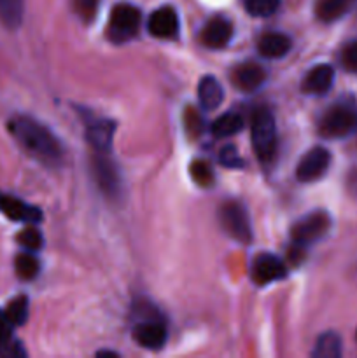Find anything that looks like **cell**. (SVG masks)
I'll list each match as a JSON object with an SVG mask.
<instances>
[{
	"instance_id": "1",
	"label": "cell",
	"mask_w": 357,
	"mask_h": 358,
	"mask_svg": "<svg viewBox=\"0 0 357 358\" xmlns=\"http://www.w3.org/2000/svg\"><path fill=\"white\" fill-rule=\"evenodd\" d=\"M9 131L18 143L41 163L55 166L62 161L63 149L55 135L35 119L16 115L9 121Z\"/></svg>"
},
{
	"instance_id": "2",
	"label": "cell",
	"mask_w": 357,
	"mask_h": 358,
	"mask_svg": "<svg viewBox=\"0 0 357 358\" xmlns=\"http://www.w3.org/2000/svg\"><path fill=\"white\" fill-rule=\"evenodd\" d=\"M251 138L254 152L262 164H268L275 156L276 126L275 117L268 108L254 110L251 119Z\"/></svg>"
},
{
	"instance_id": "3",
	"label": "cell",
	"mask_w": 357,
	"mask_h": 358,
	"mask_svg": "<svg viewBox=\"0 0 357 358\" xmlns=\"http://www.w3.org/2000/svg\"><path fill=\"white\" fill-rule=\"evenodd\" d=\"M357 129V107L352 101L335 103L318 122V131L326 138H345Z\"/></svg>"
},
{
	"instance_id": "4",
	"label": "cell",
	"mask_w": 357,
	"mask_h": 358,
	"mask_svg": "<svg viewBox=\"0 0 357 358\" xmlns=\"http://www.w3.org/2000/svg\"><path fill=\"white\" fill-rule=\"evenodd\" d=\"M219 222L227 236L240 243H251L252 227L245 206L238 201H226L219 208Z\"/></svg>"
},
{
	"instance_id": "5",
	"label": "cell",
	"mask_w": 357,
	"mask_h": 358,
	"mask_svg": "<svg viewBox=\"0 0 357 358\" xmlns=\"http://www.w3.org/2000/svg\"><path fill=\"white\" fill-rule=\"evenodd\" d=\"M140 21H142V14L139 7L132 3H118L112 9L111 20H108V37L115 42L130 41L139 34Z\"/></svg>"
},
{
	"instance_id": "6",
	"label": "cell",
	"mask_w": 357,
	"mask_h": 358,
	"mask_svg": "<svg viewBox=\"0 0 357 358\" xmlns=\"http://www.w3.org/2000/svg\"><path fill=\"white\" fill-rule=\"evenodd\" d=\"M331 227V217L326 212H314L303 217L290 229V240L296 247H308L322 240Z\"/></svg>"
},
{
	"instance_id": "7",
	"label": "cell",
	"mask_w": 357,
	"mask_h": 358,
	"mask_svg": "<svg viewBox=\"0 0 357 358\" xmlns=\"http://www.w3.org/2000/svg\"><path fill=\"white\" fill-rule=\"evenodd\" d=\"M331 164V154L324 147H314L301 157L296 168V177L300 182H315L328 171Z\"/></svg>"
},
{
	"instance_id": "8",
	"label": "cell",
	"mask_w": 357,
	"mask_h": 358,
	"mask_svg": "<svg viewBox=\"0 0 357 358\" xmlns=\"http://www.w3.org/2000/svg\"><path fill=\"white\" fill-rule=\"evenodd\" d=\"M287 276V268L276 255L259 254L251 266V278L255 285H268Z\"/></svg>"
},
{
	"instance_id": "9",
	"label": "cell",
	"mask_w": 357,
	"mask_h": 358,
	"mask_svg": "<svg viewBox=\"0 0 357 358\" xmlns=\"http://www.w3.org/2000/svg\"><path fill=\"white\" fill-rule=\"evenodd\" d=\"M167 327L160 320L140 322L133 329V339L146 350H160L167 343Z\"/></svg>"
},
{
	"instance_id": "10",
	"label": "cell",
	"mask_w": 357,
	"mask_h": 358,
	"mask_svg": "<svg viewBox=\"0 0 357 358\" xmlns=\"http://www.w3.org/2000/svg\"><path fill=\"white\" fill-rule=\"evenodd\" d=\"M0 212L6 217H9L10 220H16V222H41L42 220V212L35 206L27 205L21 199L14 198V196H7L0 192Z\"/></svg>"
},
{
	"instance_id": "11",
	"label": "cell",
	"mask_w": 357,
	"mask_h": 358,
	"mask_svg": "<svg viewBox=\"0 0 357 358\" xmlns=\"http://www.w3.org/2000/svg\"><path fill=\"white\" fill-rule=\"evenodd\" d=\"M147 30L158 38H172L178 31V16L172 7H160L154 10L147 23Z\"/></svg>"
},
{
	"instance_id": "12",
	"label": "cell",
	"mask_w": 357,
	"mask_h": 358,
	"mask_svg": "<svg viewBox=\"0 0 357 358\" xmlns=\"http://www.w3.org/2000/svg\"><path fill=\"white\" fill-rule=\"evenodd\" d=\"M231 35H233L231 21L223 16H216L205 24V28H203L202 41L206 48L223 49L224 45H227V42L231 41Z\"/></svg>"
},
{
	"instance_id": "13",
	"label": "cell",
	"mask_w": 357,
	"mask_h": 358,
	"mask_svg": "<svg viewBox=\"0 0 357 358\" xmlns=\"http://www.w3.org/2000/svg\"><path fill=\"white\" fill-rule=\"evenodd\" d=\"M266 79V72L255 63H244V65L237 66L231 76V83L237 90L245 91V93H251L255 91L258 87L262 86Z\"/></svg>"
},
{
	"instance_id": "14",
	"label": "cell",
	"mask_w": 357,
	"mask_h": 358,
	"mask_svg": "<svg viewBox=\"0 0 357 358\" xmlns=\"http://www.w3.org/2000/svg\"><path fill=\"white\" fill-rule=\"evenodd\" d=\"M332 83H335V70H332L331 65L322 63V65L308 70L301 87L308 94H324L331 90Z\"/></svg>"
},
{
	"instance_id": "15",
	"label": "cell",
	"mask_w": 357,
	"mask_h": 358,
	"mask_svg": "<svg viewBox=\"0 0 357 358\" xmlns=\"http://www.w3.org/2000/svg\"><path fill=\"white\" fill-rule=\"evenodd\" d=\"M93 171L97 184L100 185L102 191L107 192L108 196L115 194L119 189V175L112 161L105 156V152H100V156L94 157Z\"/></svg>"
},
{
	"instance_id": "16",
	"label": "cell",
	"mask_w": 357,
	"mask_h": 358,
	"mask_svg": "<svg viewBox=\"0 0 357 358\" xmlns=\"http://www.w3.org/2000/svg\"><path fill=\"white\" fill-rule=\"evenodd\" d=\"M290 38L280 31H266L259 37L258 51L266 59H279L289 52Z\"/></svg>"
},
{
	"instance_id": "17",
	"label": "cell",
	"mask_w": 357,
	"mask_h": 358,
	"mask_svg": "<svg viewBox=\"0 0 357 358\" xmlns=\"http://www.w3.org/2000/svg\"><path fill=\"white\" fill-rule=\"evenodd\" d=\"M114 122L108 119H100V121L91 122L88 128V140L91 147L98 152H108L112 147V138H114Z\"/></svg>"
},
{
	"instance_id": "18",
	"label": "cell",
	"mask_w": 357,
	"mask_h": 358,
	"mask_svg": "<svg viewBox=\"0 0 357 358\" xmlns=\"http://www.w3.org/2000/svg\"><path fill=\"white\" fill-rule=\"evenodd\" d=\"M198 100L205 110H216L224 100V91L219 80L212 76H206L200 80Z\"/></svg>"
},
{
	"instance_id": "19",
	"label": "cell",
	"mask_w": 357,
	"mask_h": 358,
	"mask_svg": "<svg viewBox=\"0 0 357 358\" xmlns=\"http://www.w3.org/2000/svg\"><path fill=\"white\" fill-rule=\"evenodd\" d=\"M244 119L241 115L234 114V112H226L220 117H217L212 122V135L217 138H224V136H233L244 129Z\"/></svg>"
},
{
	"instance_id": "20",
	"label": "cell",
	"mask_w": 357,
	"mask_h": 358,
	"mask_svg": "<svg viewBox=\"0 0 357 358\" xmlns=\"http://www.w3.org/2000/svg\"><path fill=\"white\" fill-rule=\"evenodd\" d=\"M350 0H317L315 3V14L324 23L340 20L349 10Z\"/></svg>"
},
{
	"instance_id": "21",
	"label": "cell",
	"mask_w": 357,
	"mask_h": 358,
	"mask_svg": "<svg viewBox=\"0 0 357 358\" xmlns=\"http://www.w3.org/2000/svg\"><path fill=\"white\" fill-rule=\"evenodd\" d=\"M24 0H0V21L7 28H18L23 21Z\"/></svg>"
},
{
	"instance_id": "22",
	"label": "cell",
	"mask_w": 357,
	"mask_h": 358,
	"mask_svg": "<svg viewBox=\"0 0 357 358\" xmlns=\"http://www.w3.org/2000/svg\"><path fill=\"white\" fill-rule=\"evenodd\" d=\"M312 355L317 358H338L342 355V341L335 332H326L317 339Z\"/></svg>"
},
{
	"instance_id": "23",
	"label": "cell",
	"mask_w": 357,
	"mask_h": 358,
	"mask_svg": "<svg viewBox=\"0 0 357 358\" xmlns=\"http://www.w3.org/2000/svg\"><path fill=\"white\" fill-rule=\"evenodd\" d=\"M14 269H16V275L20 276L21 280H34L35 276L38 275V261L31 254L24 252V254H20L14 261Z\"/></svg>"
},
{
	"instance_id": "24",
	"label": "cell",
	"mask_w": 357,
	"mask_h": 358,
	"mask_svg": "<svg viewBox=\"0 0 357 358\" xmlns=\"http://www.w3.org/2000/svg\"><path fill=\"white\" fill-rule=\"evenodd\" d=\"M191 178L200 187H212L214 182H216V173L206 161L196 159L191 164Z\"/></svg>"
},
{
	"instance_id": "25",
	"label": "cell",
	"mask_w": 357,
	"mask_h": 358,
	"mask_svg": "<svg viewBox=\"0 0 357 358\" xmlns=\"http://www.w3.org/2000/svg\"><path fill=\"white\" fill-rule=\"evenodd\" d=\"M6 315L14 327H20V325H23L24 322L28 320V299L27 297L24 296L14 297V299L9 303V306H7Z\"/></svg>"
},
{
	"instance_id": "26",
	"label": "cell",
	"mask_w": 357,
	"mask_h": 358,
	"mask_svg": "<svg viewBox=\"0 0 357 358\" xmlns=\"http://www.w3.org/2000/svg\"><path fill=\"white\" fill-rule=\"evenodd\" d=\"M280 0H245V10L254 17H270L279 10Z\"/></svg>"
},
{
	"instance_id": "27",
	"label": "cell",
	"mask_w": 357,
	"mask_h": 358,
	"mask_svg": "<svg viewBox=\"0 0 357 358\" xmlns=\"http://www.w3.org/2000/svg\"><path fill=\"white\" fill-rule=\"evenodd\" d=\"M18 243L21 247H24L30 252L41 250L42 245H44V240H42V234L38 233L35 227H24L20 234H18Z\"/></svg>"
},
{
	"instance_id": "28",
	"label": "cell",
	"mask_w": 357,
	"mask_h": 358,
	"mask_svg": "<svg viewBox=\"0 0 357 358\" xmlns=\"http://www.w3.org/2000/svg\"><path fill=\"white\" fill-rule=\"evenodd\" d=\"M342 66L349 72H357V41L349 42L343 45L342 55H340Z\"/></svg>"
},
{
	"instance_id": "29",
	"label": "cell",
	"mask_w": 357,
	"mask_h": 358,
	"mask_svg": "<svg viewBox=\"0 0 357 358\" xmlns=\"http://www.w3.org/2000/svg\"><path fill=\"white\" fill-rule=\"evenodd\" d=\"M98 7H100V0H74V9L84 21L93 20L97 16Z\"/></svg>"
},
{
	"instance_id": "30",
	"label": "cell",
	"mask_w": 357,
	"mask_h": 358,
	"mask_svg": "<svg viewBox=\"0 0 357 358\" xmlns=\"http://www.w3.org/2000/svg\"><path fill=\"white\" fill-rule=\"evenodd\" d=\"M184 122H186V129H188V133L191 136H198L200 133H202L203 119H202V115H200V112L196 110V108L189 107L188 110H186Z\"/></svg>"
},
{
	"instance_id": "31",
	"label": "cell",
	"mask_w": 357,
	"mask_h": 358,
	"mask_svg": "<svg viewBox=\"0 0 357 358\" xmlns=\"http://www.w3.org/2000/svg\"><path fill=\"white\" fill-rule=\"evenodd\" d=\"M0 355L16 358V357H27V352L23 350V346L20 345V341H16L14 338L7 339V341L0 343Z\"/></svg>"
},
{
	"instance_id": "32",
	"label": "cell",
	"mask_w": 357,
	"mask_h": 358,
	"mask_svg": "<svg viewBox=\"0 0 357 358\" xmlns=\"http://www.w3.org/2000/svg\"><path fill=\"white\" fill-rule=\"evenodd\" d=\"M219 159H220V163H223L224 166H227V168H240L241 163H244V161H241V157L238 156L237 149H234V147H231V145L224 147V149L220 150Z\"/></svg>"
},
{
	"instance_id": "33",
	"label": "cell",
	"mask_w": 357,
	"mask_h": 358,
	"mask_svg": "<svg viewBox=\"0 0 357 358\" xmlns=\"http://www.w3.org/2000/svg\"><path fill=\"white\" fill-rule=\"evenodd\" d=\"M13 327L14 325L10 324V320L7 318L6 311H0V343L13 338Z\"/></svg>"
}]
</instances>
